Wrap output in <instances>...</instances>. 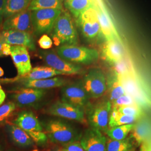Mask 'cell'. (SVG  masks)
<instances>
[{"label":"cell","mask_w":151,"mask_h":151,"mask_svg":"<svg viewBox=\"0 0 151 151\" xmlns=\"http://www.w3.org/2000/svg\"><path fill=\"white\" fill-rule=\"evenodd\" d=\"M46 93L45 90L23 88L15 92L12 97L19 106H32L40 102Z\"/></svg>","instance_id":"cell-17"},{"label":"cell","mask_w":151,"mask_h":151,"mask_svg":"<svg viewBox=\"0 0 151 151\" xmlns=\"http://www.w3.org/2000/svg\"><path fill=\"white\" fill-rule=\"evenodd\" d=\"M6 98V95L5 92L2 90V87L0 85V105L4 103Z\"/></svg>","instance_id":"cell-39"},{"label":"cell","mask_w":151,"mask_h":151,"mask_svg":"<svg viewBox=\"0 0 151 151\" xmlns=\"http://www.w3.org/2000/svg\"><path fill=\"white\" fill-rule=\"evenodd\" d=\"M38 44L41 48L47 50L52 48L53 45V40L47 34H43L39 38Z\"/></svg>","instance_id":"cell-34"},{"label":"cell","mask_w":151,"mask_h":151,"mask_svg":"<svg viewBox=\"0 0 151 151\" xmlns=\"http://www.w3.org/2000/svg\"><path fill=\"white\" fill-rule=\"evenodd\" d=\"M11 56L17 71V77L26 75L32 70L27 49L22 46H11Z\"/></svg>","instance_id":"cell-16"},{"label":"cell","mask_w":151,"mask_h":151,"mask_svg":"<svg viewBox=\"0 0 151 151\" xmlns=\"http://www.w3.org/2000/svg\"><path fill=\"white\" fill-rule=\"evenodd\" d=\"M0 151H2V150H1V147H0Z\"/></svg>","instance_id":"cell-43"},{"label":"cell","mask_w":151,"mask_h":151,"mask_svg":"<svg viewBox=\"0 0 151 151\" xmlns=\"http://www.w3.org/2000/svg\"><path fill=\"white\" fill-rule=\"evenodd\" d=\"M135 123L123 125L108 129L106 133L110 139L113 140H124L133 129Z\"/></svg>","instance_id":"cell-29"},{"label":"cell","mask_w":151,"mask_h":151,"mask_svg":"<svg viewBox=\"0 0 151 151\" xmlns=\"http://www.w3.org/2000/svg\"><path fill=\"white\" fill-rule=\"evenodd\" d=\"M32 0H6L4 19H7L28 8Z\"/></svg>","instance_id":"cell-25"},{"label":"cell","mask_w":151,"mask_h":151,"mask_svg":"<svg viewBox=\"0 0 151 151\" xmlns=\"http://www.w3.org/2000/svg\"><path fill=\"white\" fill-rule=\"evenodd\" d=\"M1 34L4 42L10 45L22 46L32 51L36 50L34 39L30 32L9 30H2Z\"/></svg>","instance_id":"cell-15"},{"label":"cell","mask_w":151,"mask_h":151,"mask_svg":"<svg viewBox=\"0 0 151 151\" xmlns=\"http://www.w3.org/2000/svg\"><path fill=\"white\" fill-rule=\"evenodd\" d=\"M136 105H138V104L136 103L133 97L127 94H125L111 103V108H117Z\"/></svg>","instance_id":"cell-33"},{"label":"cell","mask_w":151,"mask_h":151,"mask_svg":"<svg viewBox=\"0 0 151 151\" xmlns=\"http://www.w3.org/2000/svg\"><path fill=\"white\" fill-rule=\"evenodd\" d=\"M6 0H0V29H1L4 20V12Z\"/></svg>","instance_id":"cell-36"},{"label":"cell","mask_w":151,"mask_h":151,"mask_svg":"<svg viewBox=\"0 0 151 151\" xmlns=\"http://www.w3.org/2000/svg\"><path fill=\"white\" fill-rule=\"evenodd\" d=\"M132 145L128 140H113L108 139L106 142V151H129Z\"/></svg>","instance_id":"cell-30"},{"label":"cell","mask_w":151,"mask_h":151,"mask_svg":"<svg viewBox=\"0 0 151 151\" xmlns=\"http://www.w3.org/2000/svg\"><path fill=\"white\" fill-rule=\"evenodd\" d=\"M48 9L63 10L62 0H32L27 8L30 11Z\"/></svg>","instance_id":"cell-28"},{"label":"cell","mask_w":151,"mask_h":151,"mask_svg":"<svg viewBox=\"0 0 151 151\" xmlns=\"http://www.w3.org/2000/svg\"><path fill=\"white\" fill-rule=\"evenodd\" d=\"M111 111V103L104 100L88 106L87 119L91 128L106 133L108 129L110 114Z\"/></svg>","instance_id":"cell-8"},{"label":"cell","mask_w":151,"mask_h":151,"mask_svg":"<svg viewBox=\"0 0 151 151\" xmlns=\"http://www.w3.org/2000/svg\"><path fill=\"white\" fill-rule=\"evenodd\" d=\"M57 54L65 60L77 65H91L99 58L96 49L77 45H61L57 49Z\"/></svg>","instance_id":"cell-3"},{"label":"cell","mask_w":151,"mask_h":151,"mask_svg":"<svg viewBox=\"0 0 151 151\" xmlns=\"http://www.w3.org/2000/svg\"><path fill=\"white\" fill-rule=\"evenodd\" d=\"M46 134L52 142L63 145L78 141L81 135L70 124L62 120L53 119L45 125Z\"/></svg>","instance_id":"cell-4"},{"label":"cell","mask_w":151,"mask_h":151,"mask_svg":"<svg viewBox=\"0 0 151 151\" xmlns=\"http://www.w3.org/2000/svg\"><path fill=\"white\" fill-rule=\"evenodd\" d=\"M96 9L103 39L105 41L115 39L121 42L120 36L108 12L101 6L97 4Z\"/></svg>","instance_id":"cell-19"},{"label":"cell","mask_w":151,"mask_h":151,"mask_svg":"<svg viewBox=\"0 0 151 151\" xmlns=\"http://www.w3.org/2000/svg\"><path fill=\"white\" fill-rule=\"evenodd\" d=\"M68 83V81L62 77H54L44 80L22 81L24 88H34L45 90L52 88L63 87Z\"/></svg>","instance_id":"cell-21"},{"label":"cell","mask_w":151,"mask_h":151,"mask_svg":"<svg viewBox=\"0 0 151 151\" xmlns=\"http://www.w3.org/2000/svg\"><path fill=\"white\" fill-rule=\"evenodd\" d=\"M52 37L55 45H77L78 34L70 14L64 10L54 23Z\"/></svg>","instance_id":"cell-2"},{"label":"cell","mask_w":151,"mask_h":151,"mask_svg":"<svg viewBox=\"0 0 151 151\" xmlns=\"http://www.w3.org/2000/svg\"><path fill=\"white\" fill-rule=\"evenodd\" d=\"M15 124L24 130L34 142L39 145H45L48 137L43 132L39 120L31 111H23L17 115L14 121Z\"/></svg>","instance_id":"cell-6"},{"label":"cell","mask_w":151,"mask_h":151,"mask_svg":"<svg viewBox=\"0 0 151 151\" xmlns=\"http://www.w3.org/2000/svg\"><path fill=\"white\" fill-rule=\"evenodd\" d=\"M151 136V123L142 118L135 123L133 129L130 132V137L138 145H142L146 142Z\"/></svg>","instance_id":"cell-22"},{"label":"cell","mask_w":151,"mask_h":151,"mask_svg":"<svg viewBox=\"0 0 151 151\" xmlns=\"http://www.w3.org/2000/svg\"><path fill=\"white\" fill-rule=\"evenodd\" d=\"M107 86H109V101L111 103L126 94L122 84L119 80V77L115 72L108 81Z\"/></svg>","instance_id":"cell-27"},{"label":"cell","mask_w":151,"mask_h":151,"mask_svg":"<svg viewBox=\"0 0 151 151\" xmlns=\"http://www.w3.org/2000/svg\"><path fill=\"white\" fill-rule=\"evenodd\" d=\"M80 142L85 151H106V138L101 132L95 129L86 130Z\"/></svg>","instance_id":"cell-13"},{"label":"cell","mask_w":151,"mask_h":151,"mask_svg":"<svg viewBox=\"0 0 151 151\" xmlns=\"http://www.w3.org/2000/svg\"><path fill=\"white\" fill-rule=\"evenodd\" d=\"M2 30H16L32 32L31 22V11L27 9L5 19L2 25Z\"/></svg>","instance_id":"cell-14"},{"label":"cell","mask_w":151,"mask_h":151,"mask_svg":"<svg viewBox=\"0 0 151 151\" xmlns=\"http://www.w3.org/2000/svg\"><path fill=\"white\" fill-rule=\"evenodd\" d=\"M111 109H116L120 113L128 116H134L138 120L142 118V116L143 115L142 108L138 105Z\"/></svg>","instance_id":"cell-31"},{"label":"cell","mask_w":151,"mask_h":151,"mask_svg":"<svg viewBox=\"0 0 151 151\" xmlns=\"http://www.w3.org/2000/svg\"><path fill=\"white\" fill-rule=\"evenodd\" d=\"M15 109V104L13 102H8L0 106V123L4 122L11 116Z\"/></svg>","instance_id":"cell-32"},{"label":"cell","mask_w":151,"mask_h":151,"mask_svg":"<svg viewBox=\"0 0 151 151\" xmlns=\"http://www.w3.org/2000/svg\"><path fill=\"white\" fill-rule=\"evenodd\" d=\"M96 5L83 12L76 20L82 35L88 42L103 39Z\"/></svg>","instance_id":"cell-5"},{"label":"cell","mask_w":151,"mask_h":151,"mask_svg":"<svg viewBox=\"0 0 151 151\" xmlns=\"http://www.w3.org/2000/svg\"><path fill=\"white\" fill-rule=\"evenodd\" d=\"M39 54L49 67L59 71L62 75H77L82 72V68L80 65L65 60L53 51L40 50Z\"/></svg>","instance_id":"cell-11"},{"label":"cell","mask_w":151,"mask_h":151,"mask_svg":"<svg viewBox=\"0 0 151 151\" xmlns=\"http://www.w3.org/2000/svg\"><path fill=\"white\" fill-rule=\"evenodd\" d=\"M140 151H151V142L146 141L142 143Z\"/></svg>","instance_id":"cell-38"},{"label":"cell","mask_w":151,"mask_h":151,"mask_svg":"<svg viewBox=\"0 0 151 151\" xmlns=\"http://www.w3.org/2000/svg\"><path fill=\"white\" fill-rule=\"evenodd\" d=\"M138 120L135 117L123 115L118 111L116 109H111L110 114L108 129L112 128L123 125L132 124Z\"/></svg>","instance_id":"cell-26"},{"label":"cell","mask_w":151,"mask_h":151,"mask_svg":"<svg viewBox=\"0 0 151 151\" xmlns=\"http://www.w3.org/2000/svg\"><path fill=\"white\" fill-rule=\"evenodd\" d=\"M4 75V70L0 67V77H2Z\"/></svg>","instance_id":"cell-41"},{"label":"cell","mask_w":151,"mask_h":151,"mask_svg":"<svg viewBox=\"0 0 151 151\" xmlns=\"http://www.w3.org/2000/svg\"><path fill=\"white\" fill-rule=\"evenodd\" d=\"M61 101L77 107L83 108L89 106L88 96L81 81L68 83L61 89Z\"/></svg>","instance_id":"cell-9"},{"label":"cell","mask_w":151,"mask_h":151,"mask_svg":"<svg viewBox=\"0 0 151 151\" xmlns=\"http://www.w3.org/2000/svg\"><path fill=\"white\" fill-rule=\"evenodd\" d=\"M54 151H64L63 150L62 148H59V149H57V150H55Z\"/></svg>","instance_id":"cell-42"},{"label":"cell","mask_w":151,"mask_h":151,"mask_svg":"<svg viewBox=\"0 0 151 151\" xmlns=\"http://www.w3.org/2000/svg\"><path fill=\"white\" fill-rule=\"evenodd\" d=\"M7 130L12 141L19 146L27 147L32 146L33 140L30 136L16 125H8Z\"/></svg>","instance_id":"cell-24"},{"label":"cell","mask_w":151,"mask_h":151,"mask_svg":"<svg viewBox=\"0 0 151 151\" xmlns=\"http://www.w3.org/2000/svg\"><path fill=\"white\" fill-rule=\"evenodd\" d=\"M4 43L5 42H4V39L2 37L1 32H0V57L4 56V55H3V45Z\"/></svg>","instance_id":"cell-40"},{"label":"cell","mask_w":151,"mask_h":151,"mask_svg":"<svg viewBox=\"0 0 151 151\" xmlns=\"http://www.w3.org/2000/svg\"><path fill=\"white\" fill-rule=\"evenodd\" d=\"M83 87L90 98L101 97L107 90V81L102 70L93 68L87 73L82 81Z\"/></svg>","instance_id":"cell-10"},{"label":"cell","mask_w":151,"mask_h":151,"mask_svg":"<svg viewBox=\"0 0 151 151\" xmlns=\"http://www.w3.org/2000/svg\"><path fill=\"white\" fill-rule=\"evenodd\" d=\"M63 75L62 73L50 67L39 66L32 68L26 75L17 77L15 81H20L39 80L52 78L55 76Z\"/></svg>","instance_id":"cell-20"},{"label":"cell","mask_w":151,"mask_h":151,"mask_svg":"<svg viewBox=\"0 0 151 151\" xmlns=\"http://www.w3.org/2000/svg\"><path fill=\"white\" fill-rule=\"evenodd\" d=\"M115 73L118 76L126 94L133 97L141 108L151 107V98L134 70L125 69Z\"/></svg>","instance_id":"cell-1"},{"label":"cell","mask_w":151,"mask_h":151,"mask_svg":"<svg viewBox=\"0 0 151 151\" xmlns=\"http://www.w3.org/2000/svg\"><path fill=\"white\" fill-rule=\"evenodd\" d=\"M101 56L104 60L110 65L119 64L124 57L121 42L115 39L105 41L101 49Z\"/></svg>","instance_id":"cell-18"},{"label":"cell","mask_w":151,"mask_h":151,"mask_svg":"<svg viewBox=\"0 0 151 151\" xmlns=\"http://www.w3.org/2000/svg\"><path fill=\"white\" fill-rule=\"evenodd\" d=\"M62 11L52 9L31 11L32 33L37 36L50 34L55 22Z\"/></svg>","instance_id":"cell-7"},{"label":"cell","mask_w":151,"mask_h":151,"mask_svg":"<svg viewBox=\"0 0 151 151\" xmlns=\"http://www.w3.org/2000/svg\"><path fill=\"white\" fill-rule=\"evenodd\" d=\"M62 149L64 151H85L78 141L64 145Z\"/></svg>","instance_id":"cell-35"},{"label":"cell","mask_w":151,"mask_h":151,"mask_svg":"<svg viewBox=\"0 0 151 151\" xmlns=\"http://www.w3.org/2000/svg\"><path fill=\"white\" fill-rule=\"evenodd\" d=\"M65 7L76 19L83 12L96 5L95 0H65Z\"/></svg>","instance_id":"cell-23"},{"label":"cell","mask_w":151,"mask_h":151,"mask_svg":"<svg viewBox=\"0 0 151 151\" xmlns=\"http://www.w3.org/2000/svg\"><path fill=\"white\" fill-rule=\"evenodd\" d=\"M11 45L4 43L3 45V55L4 56H7L11 55Z\"/></svg>","instance_id":"cell-37"},{"label":"cell","mask_w":151,"mask_h":151,"mask_svg":"<svg viewBox=\"0 0 151 151\" xmlns=\"http://www.w3.org/2000/svg\"><path fill=\"white\" fill-rule=\"evenodd\" d=\"M48 113L65 119L84 123L86 122L83 109L62 101H57L47 110Z\"/></svg>","instance_id":"cell-12"}]
</instances>
